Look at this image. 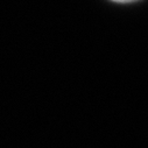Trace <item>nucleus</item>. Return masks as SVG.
<instances>
[{"instance_id": "f257e3e1", "label": "nucleus", "mask_w": 148, "mask_h": 148, "mask_svg": "<svg viewBox=\"0 0 148 148\" xmlns=\"http://www.w3.org/2000/svg\"><path fill=\"white\" fill-rule=\"evenodd\" d=\"M117 3H131V1H135V0H113Z\"/></svg>"}]
</instances>
